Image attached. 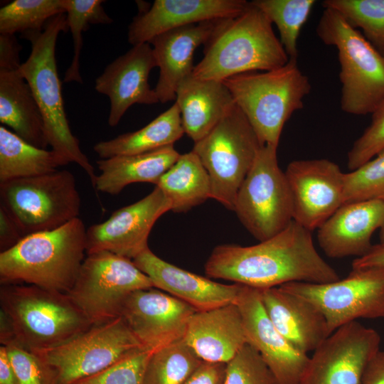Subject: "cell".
<instances>
[{"instance_id":"d590c367","label":"cell","mask_w":384,"mask_h":384,"mask_svg":"<svg viewBox=\"0 0 384 384\" xmlns=\"http://www.w3.org/2000/svg\"><path fill=\"white\" fill-rule=\"evenodd\" d=\"M324 8L336 11L353 28L384 54V0H325Z\"/></svg>"},{"instance_id":"e575fe53","label":"cell","mask_w":384,"mask_h":384,"mask_svg":"<svg viewBox=\"0 0 384 384\" xmlns=\"http://www.w3.org/2000/svg\"><path fill=\"white\" fill-rule=\"evenodd\" d=\"M102 0H63L69 29L73 41V57L66 70L63 82H76L82 84L80 73V56L82 48V33L90 24H110L112 22L105 9Z\"/></svg>"},{"instance_id":"f6af8a7d","label":"cell","mask_w":384,"mask_h":384,"mask_svg":"<svg viewBox=\"0 0 384 384\" xmlns=\"http://www.w3.org/2000/svg\"><path fill=\"white\" fill-rule=\"evenodd\" d=\"M361 384H384V351H379L370 361Z\"/></svg>"},{"instance_id":"83f0119b","label":"cell","mask_w":384,"mask_h":384,"mask_svg":"<svg viewBox=\"0 0 384 384\" xmlns=\"http://www.w3.org/2000/svg\"><path fill=\"white\" fill-rule=\"evenodd\" d=\"M180 155L174 145H170L140 154L100 159L96 161L100 174L97 176L95 188L117 195L133 183L156 185Z\"/></svg>"},{"instance_id":"7402d4cb","label":"cell","mask_w":384,"mask_h":384,"mask_svg":"<svg viewBox=\"0 0 384 384\" xmlns=\"http://www.w3.org/2000/svg\"><path fill=\"white\" fill-rule=\"evenodd\" d=\"M383 225L384 200L346 203L317 229V240L329 257H359L368 252L373 234Z\"/></svg>"},{"instance_id":"4fadbf2b","label":"cell","mask_w":384,"mask_h":384,"mask_svg":"<svg viewBox=\"0 0 384 384\" xmlns=\"http://www.w3.org/2000/svg\"><path fill=\"white\" fill-rule=\"evenodd\" d=\"M279 287L314 304L331 334L358 319L384 318V269L352 270L346 278L329 283L290 282Z\"/></svg>"},{"instance_id":"b9f144b4","label":"cell","mask_w":384,"mask_h":384,"mask_svg":"<svg viewBox=\"0 0 384 384\" xmlns=\"http://www.w3.org/2000/svg\"><path fill=\"white\" fill-rule=\"evenodd\" d=\"M226 363L203 362L184 384H224Z\"/></svg>"},{"instance_id":"5b68a950","label":"cell","mask_w":384,"mask_h":384,"mask_svg":"<svg viewBox=\"0 0 384 384\" xmlns=\"http://www.w3.org/2000/svg\"><path fill=\"white\" fill-rule=\"evenodd\" d=\"M0 305L16 341L33 351L56 347L93 324L67 294L32 284H1Z\"/></svg>"},{"instance_id":"30bf717a","label":"cell","mask_w":384,"mask_h":384,"mask_svg":"<svg viewBox=\"0 0 384 384\" xmlns=\"http://www.w3.org/2000/svg\"><path fill=\"white\" fill-rule=\"evenodd\" d=\"M277 148H260L235 201L233 211L259 242L276 235L293 220L292 196L278 164Z\"/></svg>"},{"instance_id":"9c48e42d","label":"cell","mask_w":384,"mask_h":384,"mask_svg":"<svg viewBox=\"0 0 384 384\" xmlns=\"http://www.w3.org/2000/svg\"><path fill=\"white\" fill-rule=\"evenodd\" d=\"M245 114L235 105L192 151L211 183V198L234 210L240 187L262 146Z\"/></svg>"},{"instance_id":"9a60e30c","label":"cell","mask_w":384,"mask_h":384,"mask_svg":"<svg viewBox=\"0 0 384 384\" xmlns=\"http://www.w3.org/2000/svg\"><path fill=\"white\" fill-rule=\"evenodd\" d=\"M293 207V220L312 232L344 204L345 173L326 159H300L284 171Z\"/></svg>"},{"instance_id":"f1b7e54d","label":"cell","mask_w":384,"mask_h":384,"mask_svg":"<svg viewBox=\"0 0 384 384\" xmlns=\"http://www.w3.org/2000/svg\"><path fill=\"white\" fill-rule=\"evenodd\" d=\"M184 134L181 113L174 102L144 127L99 142L93 149L100 159L140 154L174 145Z\"/></svg>"},{"instance_id":"d4e9b609","label":"cell","mask_w":384,"mask_h":384,"mask_svg":"<svg viewBox=\"0 0 384 384\" xmlns=\"http://www.w3.org/2000/svg\"><path fill=\"white\" fill-rule=\"evenodd\" d=\"M265 310L278 331L307 354L331 334L322 313L311 302L279 287L260 289Z\"/></svg>"},{"instance_id":"e0dca14e","label":"cell","mask_w":384,"mask_h":384,"mask_svg":"<svg viewBox=\"0 0 384 384\" xmlns=\"http://www.w3.org/2000/svg\"><path fill=\"white\" fill-rule=\"evenodd\" d=\"M235 303L247 343L260 354L276 383L299 384L310 357L294 348L274 326L263 306L260 289L242 284Z\"/></svg>"},{"instance_id":"d6a6232c","label":"cell","mask_w":384,"mask_h":384,"mask_svg":"<svg viewBox=\"0 0 384 384\" xmlns=\"http://www.w3.org/2000/svg\"><path fill=\"white\" fill-rule=\"evenodd\" d=\"M272 24H275L279 41L289 59H297V40L301 29L314 6V0H254Z\"/></svg>"},{"instance_id":"7dc6e473","label":"cell","mask_w":384,"mask_h":384,"mask_svg":"<svg viewBox=\"0 0 384 384\" xmlns=\"http://www.w3.org/2000/svg\"><path fill=\"white\" fill-rule=\"evenodd\" d=\"M379 239L380 244H384V225L380 228V232L379 234Z\"/></svg>"},{"instance_id":"74e56055","label":"cell","mask_w":384,"mask_h":384,"mask_svg":"<svg viewBox=\"0 0 384 384\" xmlns=\"http://www.w3.org/2000/svg\"><path fill=\"white\" fill-rule=\"evenodd\" d=\"M224 384H277L258 351L246 343L226 363Z\"/></svg>"},{"instance_id":"1f68e13d","label":"cell","mask_w":384,"mask_h":384,"mask_svg":"<svg viewBox=\"0 0 384 384\" xmlns=\"http://www.w3.org/2000/svg\"><path fill=\"white\" fill-rule=\"evenodd\" d=\"M203 362L183 338L178 339L154 351L144 384H184Z\"/></svg>"},{"instance_id":"484cf974","label":"cell","mask_w":384,"mask_h":384,"mask_svg":"<svg viewBox=\"0 0 384 384\" xmlns=\"http://www.w3.org/2000/svg\"><path fill=\"white\" fill-rule=\"evenodd\" d=\"M20 61L0 62V122L30 144H48L43 119L32 90L19 71Z\"/></svg>"},{"instance_id":"52a82bcc","label":"cell","mask_w":384,"mask_h":384,"mask_svg":"<svg viewBox=\"0 0 384 384\" xmlns=\"http://www.w3.org/2000/svg\"><path fill=\"white\" fill-rule=\"evenodd\" d=\"M316 33L323 43L337 49L342 111L372 114L384 101V54L330 8L324 9Z\"/></svg>"},{"instance_id":"ab89813d","label":"cell","mask_w":384,"mask_h":384,"mask_svg":"<svg viewBox=\"0 0 384 384\" xmlns=\"http://www.w3.org/2000/svg\"><path fill=\"white\" fill-rule=\"evenodd\" d=\"M3 346L21 384H56L53 369L37 353L15 339Z\"/></svg>"},{"instance_id":"603a6c76","label":"cell","mask_w":384,"mask_h":384,"mask_svg":"<svg viewBox=\"0 0 384 384\" xmlns=\"http://www.w3.org/2000/svg\"><path fill=\"white\" fill-rule=\"evenodd\" d=\"M218 21H204L172 29L158 35L149 42L159 68V77L154 88L159 102L166 103L176 100L178 85L193 74L196 49L207 42Z\"/></svg>"},{"instance_id":"bcb514c9","label":"cell","mask_w":384,"mask_h":384,"mask_svg":"<svg viewBox=\"0 0 384 384\" xmlns=\"http://www.w3.org/2000/svg\"><path fill=\"white\" fill-rule=\"evenodd\" d=\"M0 384H21L3 345L0 346Z\"/></svg>"},{"instance_id":"5bb4252c","label":"cell","mask_w":384,"mask_h":384,"mask_svg":"<svg viewBox=\"0 0 384 384\" xmlns=\"http://www.w3.org/2000/svg\"><path fill=\"white\" fill-rule=\"evenodd\" d=\"M380 343L379 334L357 321L339 327L314 351L299 384H361Z\"/></svg>"},{"instance_id":"277c9868","label":"cell","mask_w":384,"mask_h":384,"mask_svg":"<svg viewBox=\"0 0 384 384\" xmlns=\"http://www.w3.org/2000/svg\"><path fill=\"white\" fill-rule=\"evenodd\" d=\"M68 30L66 14L63 13L50 18L42 31L22 33V38L31 43V50L27 60L21 64L19 71L29 84L40 108L52 150L69 163L79 165L95 188L97 175L81 150L78 139L71 132L57 69V39L61 32L66 33Z\"/></svg>"},{"instance_id":"4dcf8cb0","label":"cell","mask_w":384,"mask_h":384,"mask_svg":"<svg viewBox=\"0 0 384 384\" xmlns=\"http://www.w3.org/2000/svg\"><path fill=\"white\" fill-rule=\"evenodd\" d=\"M68 164L58 152L33 146L0 126V182L51 173Z\"/></svg>"},{"instance_id":"836d02e7","label":"cell","mask_w":384,"mask_h":384,"mask_svg":"<svg viewBox=\"0 0 384 384\" xmlns=\"http://www.w3.org/2000/svg\"><path fill=\"white\" fill-rule=\"evenodd\" d=\"M63 13V0H14L0 9V33L42 31L50 18Z\"/></svg>"},{"instance_id":"8d00e7d4","label":"cell","mask_w":384,"mask_h":384,"mask_svg":"<svg viewBox=\"0 0 384 384\" xmlns=\"http://www.w3.org/2000/svg\"><path fill=\"white\" fill-rule=\"evenodd\" d=\"M368 200H384V149L345 174L344 203Z\"/></svg>"},{"instance_id":"44dd1931","label":"cell","mask_w":384,"mask_h":384,"mask_svg":"<svg viewBox=\"0 0 384 384\" xmlns=\"http://www.w3.org/2000/svg\"><path fill=\"white\" fill-rule=\"evenodd\" d=\"M154 287L187 303L196 311L235 303L242 284H225L185 270L162 260L149 247L134 260Z\"/></svg>"},{"instance_id":"d6986e66","label":"cell","mask_w":384,"mask_h":384,"mask_svg":"<svg viewBox=\"0 0 384 384\" xmlns=\"http://www.w3.org/2000/svg\"><path fill=\"white\" fill-rule=\"evenodd\" d=\"M157 67L150 43L135 46L119 55L95 79V89L108 97L110 102L108 124L117 125L134 104L151 105L159 102L149 84L151 70Z\"/></svg>"},{"instance_id":"60d3db41","label":"cell","mask_w":384,"mask_h":384,"mask_svg":"<svg viewBox=\"0 0 384 384\" xmlns=\"http://www.w3.org/2000/svg\"><path fill=\"white\" fill-rule=\"evenodd\" d=\"M370 125L354 142L348 153L347 165L353 171L384 149V101L371 114Z\"/></svg>"},{"instance_id":"4316f807","label":"cell","mask_w":384,"mask_h":384,"mask_svg":"<svg viewBox=\"0 0 384 384\" xmlns=\"http://www.w3.org/2000/svg\"><path fill=\"white\" fill-rule=\"evenodd\" d=\"M175 103L184 132L194 143L205 137L235 105L223 81L193 75L178 85Z\"/></svg>"},{"instance_id":"8fae6325","label":"cell","mask_w":384,"mask_h":384,"mask_svg":"<svg viewBox=\"0 0 384 384\" xmlns=\"http://www.w3.org/2000/svg\"><path fill=\"white\" fill-rule=\"evenodd\" d=\"M144 348L125 320L118 316L94 324L56 347L34 352L53 369L56 384H73Z\"/></svg>"},{"instance_id":"7bdbcfd3","label":"cell","mask_w":384,"mask_h":384,"mask_svg":"<svg viewBox=\"0 0 384 384\" xmlns=\"http://www.w3.org/2000/svg\"><path fill=\"white\" fill-rule=\"evenodd\" d=\"M25 236L21 230L7 211L0 206V250L6 251L17 243Z\"/></svg>"},{"instance_id":"8992f818","label":"cell","mask_w":384,"mask_h":384,"mask_svg":"<svg viewBox=\"0 0 384 384\" xmlns=\"http://www.w3.org/2000/svg\"><path fill=\"white\" fill-rule=\"evenodd\" d=\"M297 60L289 59L276 69L245 73L223 81L262 145L278 147L285 123L303 108L304 99L311 91L310 81Z\"/></svg>"},{"instance_id":"cb8c5ba5","label":"cell","mask_w":384,"mask_h":384,"mask_svg":"<svg viewBox=\"0 0 384 384\" xmlns=\"http://www.w3.org/2000/svg\"><path fill=\"white\" fill-rule=\"evenodd\" d=\"M183 338L203 361L228 363L247 343L238 306L231 303L196 311Z\"/></svg>"},{"instance_id":"ee69618b","label":"cell","mask_w":384,"mask_h":384,"mask_svg":"<svg viewBox=\"0 0 384 384\" xmlns=\"http://www.w3.org/2000/svg\"><path fill=\"white\" fill-rule=\"evenodd\" d=\"M368 268L384 269V244L373 245L368 252L352 262V270Z\"/></svg>"},{"instance_id":"ac0fdd59","label":"cell","mask_w":384,"mask_h":384,"mask_svg":"<svg viewBox=\"0 0 384 384\" xmlns=\"http://www.w3.org/2000/svg\"><path fill=\"white\" fill-rule=\"evenodd\" d=\"M196 310L155 287L131 293L120 316L146 348L158 349L183 338L190 317Z\"/></svg>"},{"instance_id":"3957f363","label":"cell","mask_w":384,"mask_h":384,"mask_svg":"<svg viewBox=\"0 0 384 384\" xmlns=\"http://www.w3.org/2000/svg\"><path fill=\"white\" fill-rule=\"evenodd\" d=\"M87 230L79 218L24 237L0 252V282L26 283L67 294L85 258Z\"/></svg>"},{"instance_id":"2e32d148","label":"cell","mask_w":384,"mask_h":384,"mask_svg":"<svg viewBox=\"0 0 384 384\" xmlns=\"http://www.w3.org/2000/svg\"><path fill=\"white\" fill-rule=\"evenodd\" d=\"M171 210V202L157 186L147 196L114 211L105 222L86 233V255L100 251L134 260L148 246L149 233L158 219Z\"/></svg>"},{"instance_id":"6da1fadb","label":"cell","mask_w":384,"mask_h":384,"mask_svg":"<svg viewBox=\"0 0 384 384\" xmlns=\"http://www.w3.org/2000/svg\"><path fill=\"white\" fill-rule=\"evenodd\" d=\"M204 269L208 277L259 289L290 282L325 284L340 279L316 251L311 232L294 220L276 235L254 245L216 246Z\"/></svg>"},{"instance_id":"ba28073f","label":"cell","mask_w":384,"mask_h":384,"mask_svg":"<svg viewBox=\"0 0 384 384\" xmlns=\"http://www.w3.org/2000/svg\"><path fill=\"white\" fill-rule=\"evenodd\" d=\"M0 200L25 237L56 229L78 218L81 203L74 175L58 169L0 182Z\"/></svg>"},{"instance_id":"ffe728a7","label":"cell","mask_w":384,"mask_h":384,"mask_svg":"<svg viewBox=\"0 0 384 384\" xmlns=\"http://www.w3.org/2000/svg\"><path fill=\"white\" fill-rule=\"evenodd\" d=\"M245 0H155L139 11L128 26L132 45L149 43L163 33L204 21L236 16L248 6Z\"/></svg>"},{"instance_id":"7a4b0ae2","label":"cell","mask_w":384,"mask_h":384,"mask_svg":"<svg viewBox=\"0 0 384 384\" xmlns=\"http://www.w3.org/2000/svg\"><path fill=\"white\" fill-rule=\"evenodd\" d=\"M288 60L272 22L250 1L239 15L218 21L192 75L223 81L245 73L276 69Z\"/></svg>"},{"instance_id":"7c38bea8","label":"cell","mask_w":384,"mask_h":384,"mask_svg":"<svg viewBox=\"0 0 384 384\" xmlns=\"http://www.w3.org/2000/svg\"><path fill=\"white\" fill-rule=\"evenodd\" d=\"M151 287V279L132 260L100 251L87 255L67 294L94 324L120 316L131 293Z\"/></svg>"},{"instance_id":"f546056e","label":"cell","mask_w":384,"mask_h":384,"mask_svg":"<svg viewBox=\"0 0 384 384\" xmlns=\"http://www.w3.org/2000/svg\"><path fill=\"white\" fill-rule=\"evenodd\" d=\"M171 202V210L185 213L211 198L209 175L192 150L181 154L157 184Z\"/></svg>"},{"instance_id":"f35d334b","label":"cell","mask_w":384,"mask_h":384,"mask_svg":"<svg viewBox=\"0 0 384 384\" xmlns=\"http://www.w3.org/2000/svg\"><path fill=\"white\" fill-rule=\"evenodd\" d=\"M154 349L142 348L106 369L73 384H144L145 368Z\"/></svg>"}]
</instances>
